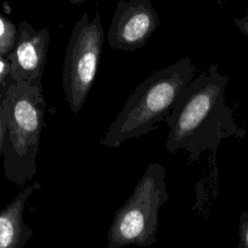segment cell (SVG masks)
<instances>
[{"instance_id":"6da1fadb","label":"cell","mask_w":248,"mask_h":248,"mask_svg":"<svg viewBox=\"0 0 248 248\" xmlns=\"http://www.w3.org/2000/svg\"><path fill=\"white\" fill-rule=\"evenodd\" d=\"M228 81L229 78L212 63L188 83L165 119L170 128L167 151L174 154L184 149L189 154V164H194L203 151L216 152L223 140L245 135L225 103Z\"/></svg>"},{"instance_id":"7a4b0ae2","label":"cell","mask_w":248,"mask_h":248,"mask_svg":"<svg viewBox=\"0 0 248 248\" xmlns=\"http://www.w3.org/2000/svg\"><path fill=\"white\" fill-rule=\"evenodd\" d=\"M195 72L192 59L183 57L147 77L130 94L100 144L118 147L127 140L152 132L157 123L170 115L177 97L194 78Z\"/></svg>"},{"instance_id":"3957f363","label":"cell","mask_w":248,"mask_h":248,"mask_svg":"<svg viewBox=\"0 0 248 248\" xmlns=\"http://www.w3.org/2000/svg\"><path fill=\"white\" fill-rule=\"evenodd\" d=\"M46 108L42 88L24 82H13L3 96L4 172L6 178L17 186H24L37 171L36 158Z\"/></svg>"},{"instance_id":"277c9868","label":"cell","mask_w":248,"mask_h":248,"mask_svg":"<svg viewBox=\"0 0 248 248\" xmlns=\"http://www.w3.org/2000/svg\"><path fill=\"white\" fill-rule=\"evenodd\" d=\"M169 200L166 169L152 162L129 199L115 211L108 232L107 248L153 245L157 240L160 208Z\"/></svg>"},{"instance_id":"5b68a950","label":"cell","mask_w":248,"mask_h":248,"mask_svg":"<svg viewBox=\"0 0 248 248\" xmlns=\"http://www.w3.org/2000/svg\"><path fill=\"white\" fill-rule=\"evenodd\" d=\"M105 33L101 15L90 20L87 12L76 22L66 46L62 70V87L70 110L82 108L94 83L103 50Z\"/></svg>"},{"instance_id":"8992f818","label":"cell","mask_w":248,"mask_h":248,"mask_svg":"<svg viewBox=\"0 0 248 248\" xmlns=\"http://www.w3.org/2000/svg\"><path fill=\"white\" fill-rule=\"evenodd\" d=\"M160 24L149 0H121L117 3L107 39L110 48L135 51L144 46Z\"/></svg>"},{"instance_id":"52a82bcc","label":"cell","mask_w":248,"mask_h":248,"mask_svg":"<svg viewBox=\"0 0 248 248\" xmlns=\"http://www.w3.org/2000/svg\"><path fill=\"white\" fill-rule=\"evenodd\" d=\"M49 43L47 28L35 29L26 20L19 23L15 46L7 59L13 82H24L42 88Z\"/></svg>"},{"instance_id":"ba28073f","label":"cell","mask_w":248,"mask_h":248,"mask_svg":"<svg viewBox=\"0 0 248 248\" xmlns=\"http://www.w3.org/2000/svg\"><path fill=\"white\" fill-rule=\"evenodd\" d=\"M36 187L37 183L24 187L0 211V248H25L31 239L33 230L25 223L23 213Z\"/></svg>"},{"instance_id":"9c48e42d","label":"cell","mask_w":248,"mask_h":248,"mask_svg":"<svg viewBox=\"0 0 248 248\" xmlns=\"http://www.w3.org/2000/svg\"><path fill=\"white\" fill-rule=\"evenodd\" d=\"M17 36V27L10 19L0 15V55L8 57Z\"/></svg>"},{"instance_id":"30bf717a","label":"cell","mask_w":248,"mask_h":248,"mask_svg":"<svg viewBox=\"0 0 248 248\" xmlns=\"http://www.w3.org/2000/svg\"><path fill=\"white\" fill-rule=\"evenodd\" d=\"M236 248H248V212L242 211L238 226V245Z\"/></svg>"},{"instance_id":"8fae6325","label":"cell","mask_w":248,"mask_h":248,"mask_svg":"<svg viewBox=\"0 0 248 248\" xmlns=\"http://www.w3.org/2000/svg\"><path fill=\"white\" fill-rule=\"evenodd\" d=\"M10 78V65L8 59L0 55V88H3L7 84V80ZM12 80V79H11ZM0 95H5L0 92Z\"/></svg>"},{"instance_id":"7c38bea8","label":"cell","mask_w":248,"mask_h":248,"mask_svg":"<svg viewBox=\"0 0 248 248\" xmlns=\"http://www.w3.org/2000/svg\"><path fill=\"white\" fill-rule=\"evenodd\" d=\"M3 96L0 95V156H2L3 153V140L5 136V112L3 108Z\"/></svg>"},{"instance_id":"4fadbf2b","label":"cell","mask_w":248,"mask_h":248,"mask_svg":"<svg viewBox=\"0 0 248 248\" xmlns=\"http://www.w3.org/2000/svg\"><path fill=\"white\" fill-rule=\"evenodd\" d=\"M233 23L241 31V33L248 38V10L243 17L233 18Z\"/></svg>"}]
</instances>
